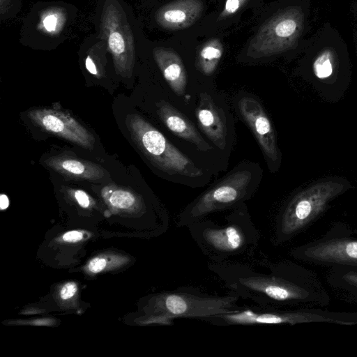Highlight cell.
<instances>
[{
  "instance_id": "6da1fadb",
  "label": "cell",
  "mask_w": 357,
  "mask_h": 357,
  "mask_svg": "<svg viewBox=\"0 0 357 357\" xmlns=\"http://www.w3.org/2000/svg\"><path fill=\"white\" fill-rule=\"evenodd\" d=\"M208 268L229 291L254 304L278 307H326L331 297L317 274L290 260L259 256L223 262Z\"/></svg>"
},
{
  "instance_id": "7a4b0ae2",
  "label": "cell",
  "mask_w": 357,
  "mask_h": 357,
  "mask_svg": "<svg viewBox=\"0 0 357 357\" xmlns=\"http://www.w3.org/2000/svg\"><path fill=\"white\" fill-rule=\"evenodd\" d=\"M186 227L197 245L211 262L255 256L261 237L244 204L232 208L220 220L205 218Z\"/></svg>"
},
{
  "instance_id": "3957f363",
  "label": "cell",
  "mask_w": 357,
  "mask_h": 357,
  "mask_svg": "<svg viewBox=\"0 0 357 357\" xmlns=\"http://www.w3.org/2000/svg\"><path fill=\"white\" fill-rule=\"evenodd\" d=\"M217 326L296 325L307 323H329L340 325H357V312H339L319 308L287 309L254 304L238 306L227 312L204 319Z\"/></svg>"
},
{
  "instance_id": "277c9868",
  "label": "cell",
  "mask_w": 357,
  "mask_h": 357,
  "mask_svg": "<svg viewBox=\"0 0 357 357\" xmlns=\"http://www.w3.org/2000/svg\"><path fill=\"white\" fill-rule=\"evenodd\" d=\"M346 189L345 184L326 181L313 184L294 195L279 212L272 242L279 245L305 230Z\"/></svg>"
},
{
  "instance_id": "5b68a950",
  "label": "cell",
  "mask_w": 357,
  "mask_h": 357,
  "mask_svg": "<svg viewBox=\"0 0 357 357\" xmlns=\"http://www.w3.org/2000/svg\"><path fill=\"white\" fill-rule=\"evenodd\" d=\"M130 137L143 155L158 169L169 175L196 178L203 174L191 160L172 144L146 119L137 114L126 118Z\"/></svg>"
},
{
  "instance_id": "8992f818",
  "label": "cell",
  "mask_w": 357,
  "mask_h": 357,
  "mask_svg": "<svg viewBox=\"0 0 357 357\" xmlns=\"http://www.w3.org/2000/svg\"><path fill=\"white\" fill-rule=\"evenodd\" d=\"M253 178L248 169H234L186 206L177 216L176 227H186L213 213L241 206L254 192Z\"/></svg>"
},
{
  "instance_id": "52a82bcc",
  "label": "cell",
  "mask_w": 357,
  "mask_h": 357,
  "mask_svg": "<svg viewBox=\"0 0 357 357\" xmlns=\"http://www.w3.org/2000/svg\"><path fill=\"white\" fill-rule=\"evenodd\" d=\"M239 297L229 291L225 295H214L194 287H182L158 296L155 307L158 315L172 325L180 318L201 321L236 309Z\"/></svg>"
},
{
  "instance_id": "ba28073f",
  "label": "cell",
  "mask_w": 357,
  "mask_h": 357,
  "mask_svg": "<svg viewBox=\"0 0 357 357\" xmlns=\"http://www.w3.org/2000/svg\"><path fill=\"white\" fill-rule=\"evenodd\" d=\"M303 15L289 7L268 20L250 43L248 54L253 58L271 56L293 47L303 28Z\"/></svg>"
},
{
  "instance_id": "9c48e42d",
  "label": "cell",
  "mask_w": 357,
  "mask_h": 357,
  "mask_svg": "<svg viewBox=\"0 0 357 357\" xmlns=\"http://www.w3.org/2000/svg\"><path fill=\"white\" fill-rule=\"evenodd\" d=\"M100 28L112 56L116 73L130 77L135 63L134 39L126 14L116 0L105 1Z\"/></svg>"
},
{
  "instance_id": "30bf717a",
  "label": "cell",
  "mask_w": 357,
  "mask_h": 357,
  "mask_svg": "<svg viewBox=\"0 0 357 357\" xmlns=\"http://www.w3.org/2000/svg\"><path fill=\"white\" fill-rule=\"evenodd\" d=\"M296 259L331 266H357V238L332 228L324 236L292 248Z\"/></svg>"
},
{
  "instance_id": "8fae6325",
  "label": "cell",
  "mask_w": 357,
  "mask_h": 357,
  "mask_svg": "<svg viewBox=\"0 0 357 357\" xmlns=\"http://www.w3.org/2000/svg\"><path fill=\"white\" fill-rule=\"evenodd\" d=\"M27 116L47 132L82 148L93 149V135L66 112L57 108L35 107L27 112Z\"/></svg>"
},
{
  "instance_id": "7c38bea8",
  "label": "cell",
  "mask_w": 357,
  "mask_h": 357,
  "mask_svg": "<svg viewBox=\"0 0 357 357\" xmlns=\"http://www.w3.org/2000/svg\"><path fill=\"white\" fill-rule=\"evenodd\" d=\"M239 112L252 131L271 170L280 165V155L271 122L256 99L244 97L238 101Z\"/></svg>"
},
{
  "instance_id": "4fadbf2b",
  "label": "cell",
  "mask_w": 357,
  "mask_h": 357,
  "mask_svg": "<svg viewBox=\"0 0 357 357\" xmlns=\"http://www.w3.org/2000/svg\"><path fill=\"white\" fill-rule=\"evenodd\" d=\"M45 165L61 176L74 180L98 181L105 175V169L96 163L62 153L47 158Z\"/></svg>"
},
{
  "instance_id": "5bb4252c",
  "label": "cell",
  "mask_w": 357,
  "mask_h": 357,
  "mask_svg": "<svg viewBox=\"0 0 357 357\" xmlns=\"http://www.w3.org/2000/svg\"><path fill=\"white\" fill-rule=\"evenodd\" d=\"M203 8L201 0H176L162 7L157 12L155 20L167 29H185L198 20Z\"/></svg>"
},
{
  "instance_id": "9a60e30c",
  "label": "cell",
  "mask_w": 357,
  "mask_h": 357,
  "mask_svg": "<svg viewBox=\"0 0 357 357\" xmlns=\"http://www.w3.org/2000/svg\"><path fill=\"white\" fill-rule=\"evenodd\" d=\"M158 114L167 128L176 136L192 144L202 151L212 149L190 120L169 102L160 101L158 104Z\"/></svg>"
},
{
  "instance_id": "2e32d148",
  "label": "cell",
  "mask_w": 357,
  "mask_h": 357,
  "mask_svg": "<svg viewBox=\"0 0 357 357\" xmlns=\"http://www.w3.org/2000/svg\"><path fill=\"white\" fill-rule=\"evenodd\" d=\"M198 123L207 137L218 148L224 149L227 135V126L220 109L206 93L200 95L196 109Z\"/></svg>"
},
{
  "instance_id": "e0dca14e",
  "label": "cell",
  "mask_w": 357,
  "mask_h": 357,
  "mask_svg": "<svg viewBox=\"0 0 357 357\" xmlns=\"http://www.w3.org/2000/svg\"><path fill=\"white\" fill-rule=\"evenodd\" d=\"M155 61L164 78L178 96L184 94L187 75L179 55L172 49L156 47L153 51Z\"/></svg>"
},
{
  "instance_id": "ac0fdd59",
  "label": "cell",
  "mask_w": 357,
  "mask_h": 357,
  "mask_svg": "<svg viewBox=\"0 0 357 357\" xmlns=\"http://www.w3.org/2000/svg\"><path fill=\"white\" fill-rule=\"evenodd\" d=\"M326 280L332 288L357 302V266H331Z\"/></svg>"
},
{
  "instance_id": "d6986e66",
  "label": "cell",
  "mask_w": 357,
  "mask_h": 357,
  "mask_svg": "<svg viewBox=\"0 0 357 357\" xmlns=\"http://www.w3.org/2000/svg\"><path fill=\"white\" fill-rule=\"evenodd\" d=\"M223 50V45L218 38H213L204 43L197 58L199 70L206 75H212L222 58Z\"/></svg>"
},
{
  "instance_id": "ffe728a7",
  "label": "cell",
  "mask_w": 357,
  "mask_h": 357,
  "mask_svg": "<svg viewBox=\"0 0 357 357\" xmlns=\"http://www.w3.org/2000/svg\"><path fill=\"white\" fill-rule=\"evenodd\" d=\"M102 195L112 206L119 209L133 208L137 202L136 195L127 188L114 184L106 185Z\"/></svg>"
},
{
  "instance_id": "44dd1931",
  "label": "cell",
  "mask_w": 357,
  "mask_h": 357,
  "mask_svg": "<svg viewBox=\"0 0 357 357\" xmlns=\"http://www.w3.org/2000/svg\"><path fill=\"white\" fill-rule=\"evenodd\" d=\"M66 21L65 11L60 8H51L40 15L39 29L48 35H56L61 32Z\"/></svg>"
},
{
  "instance_id": "7402d4cb",
  "label": "cell",
  "mask_w": 357,
  "mask_h": 357,
  "mask_svg": "<svg viewBox=\"0 0 357 357\" xmlns=\"http://www.w3.org/2000/svg\"><path fill=\"white\" fill-rule=\"evenodd\" d=\"M313 71L319 79L330 77L333 71L332 55L330 51L322 52L313 63Z\"/></svg>"
},
{
  "instance_id": "603a6c76",
  "label": "cell",
  "mask_w": 357,
  "mask_h": 357,
  "mask_svg": "<svg viewBox=\"0 0 357 357\" xmlns=\"http://www.w3.org/2000/svg\"><path fill=\"white\" fill-rule=\"evenodd\" d=\"M247 0H226L220 17H228L236 13Z\"/></svg>"
},
{
  "instance_id": "cb8c5ba5",
  "label": "cell",
  "mask_w": 357,
  "mask_h": 357,
  "mask_svg": "<svg viewBox=\"0 0 357 357\" xmlns=\"http://www.w3.org/2000/svg\"><path fill=\"white\" fill-rule=\"evenodd\" d=\"M85 66L86 70L97 78H101L103 76L102 70L99 68L96 61L91 55L86 57Z\"/></svg>"
},
{
  "instance_id": "d4e9b609",
  "label": "cell",
  "mask_w": 357,
  "mask_h": 357,
  "mask_svg": "<svg viewBox=\"0 0 357 357\" xmlns=\"http://www.w3.org/2000/svg\"><path fill=\"white\" fill-rule=\"evenodd\" d=\"M77 202L83 208H87L91 204L89 196L82 190H71Z\"/></svg>"
},
{
  "instance_id": "484cf974",
  "label": "cell",
  "mask_w": 357,
  "mask_h": 357,
  "mask_svg": "<svg viewBox=\"0 0 357 357\" xmlns=\"http://www.w3.org/2000/svg\"><path fill=\"white\" fill-rule=\"evenodd\" d=\"M106 265L107 261L105 259L96 257L89 261L88 268L91 273H97L102 271Z\"/></svg>"
},
{
  "instance_id": "4316f807",
  "label": "cell",
  "mask_w": 357,
  "mask_h": 357,
  "mask_svg": "<svg viewBox=\"0 0 357 357\" xmlns=\"http://www.w3.org/2000/svg\"><path fill=\"white\" fill-rule=\"evenodd\" d=\"M77 289V285L74 282L66 283L60 291L61 298L63 300L73 297Z\"/></svg>"
},
{
  "instance_id": "83f0119b",
  "label": "cell",
  "mask_w": 357,
  "mask_h": 357,
  "mask_svg": "<svg viewBox=\"0 0 357 357\" xmlns=\"http://www.w3.org/2000/svg\"><path fill=\"white\" fill-rule=\"evenodd\" d=\"M82 238V234L78 231H68L63 236V240L67 242H76Z\"/></svg>"
},
{
  "instance_id": "f1b7e54d",
  "label": "cell",
  "mask_w": 357,
  "mask_h": 357,
  "mask_svg": "<svg viewBox=\"0 0 357 357\" xmlns=\"http://www.w3.org/2000/svg\"><path fill=\"white\" fill-rule=\"evenodd\" d=\"M9 205V200L6 195H1L0 196V207L1 210H4L8 208Z\"/></svg>"
},
{
  "instance_id": "f546056e",
  "label": "cell",
  "mask_w": 357,
  "mask_h": 357,
  "mask_svg": "<svg viewBox=\"0 0 357 357\" xmlns=\"http://www.w3.org/2000/svg\"><path fill=\"white\" fill-rule=\"evenodd\" d=\"M6 3H7V0H0L1 11L3 10V6H5V5H6Z\"/></svg>"
}]
</instances>
